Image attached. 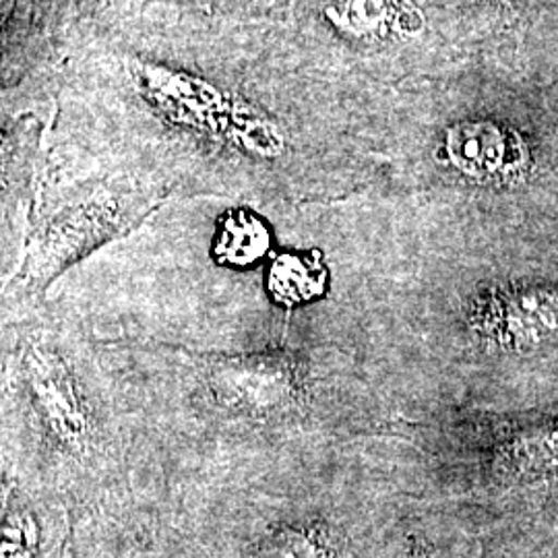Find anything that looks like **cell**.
<instances>
[{"label": "cell", "instance_id": "cell-1", "mask_svg": "<svg viewBox=\"0 0 558 558\" xmlns=\"http://www.w3.org/2000/svg\"><path fill=\"white\" fill-rule=\"evenodd\" d=\"M100 343L133 420L137 474L220 478L343 449L359 433V387L338 345Z\"/></svg>", "mask_w": 558, "mask_h": 558}, {"label": "cell", "instance_id": "cell-2", "mask_svg": "<svg viewBox=\"0 0 558 558\" xmlns=\"http://www.w3.org/2000/svg\"><path fill=\"white\" fill-rule=\"evenodd\" d=\"M0 331L2 478L64 502L129 490L135 428L100 336L52 296L2 313Z\"/></svg>", "mask_w": 558, "mask_h": 558}, {"label": "cell", "instance_id": "cell-3", "mask_svg": "<svg viewBox=\"0 0 558 558\" xmlns=\"http://www.w3.org/2000/svg\"><path fill=\"white\" fill-rule=\"evenodd\" d=\"M143 195L120 199L119 195L92 193L60 211L38 232L15 274L2 281L0 313L17 311L48 299L52 283L92 253L104 240L120 234L143 207Z\"/></svg>", "mask_w": 558, "mask_h": 558}, {"label": "cell", "instance_id": "cell-4", "mask_svg": "<svg viewBox=\"0 0 558 558\" xmlns=\"http://www.w3.org/2000/svg\"><path fill=\"white\" fill-rule=\"evenodd\" d=\"M465 327L495 352H530L558 338V292L523 288L488 294L465 306Z\"/></svg>", "mask_w": 558, "mask_h": 558}, {"label": "cell", "instance_id": "cell-5", "mask_svg": "<svg viewBox=\"0 0 558 558\" xmlns=\"http://www.w3.org/2000/svg\"><path fill=\"white\" fill-rule=\"evenodd\" d=\"M445 156L468 179L495 182L521 177L530 151L515 129L497 122H459L447 131Z\"/></svg>", "mask_w": 558, "mask_h": 558}, {"label": "cell", "instance_id": "cell-6", "mask_svg": "<svg viewBox=\"0 0 558 558\" xmlns=\"http://www.w3.org/2000/svg\"><path fill=\"white\" fill-rule=\"evenodd\" d=\"M271 244V230L257 214L251 209H232L220 220L211 253L223 269L244 271L267 259Z\"/></svg>", "mask_w": 558, "mask_h": 558}, {"label": "cell", "instance_id": "cell-7", "mask_svg": "<svg viewBox=\"0 0 558 558\" xmlns=\"http://www.w3.org/2000/svg\"><path fill=\"white\" fill-rule=\"evenodd\" d=\"M416 13L399 0H336L327 9V17L341 32L356 38H389L396 32L416 27Z\"/></svg>", "mask_w": 558, "mask_h": 558}, {"label": "cell", "instance_id": "cell-8", "mask_svg": "<svg viewBox=\"0 0 558 558\" xmlns=\"http://www.w3.org/2000/svg\"><path fill=\"white\" fill-rule=\"evenodd\" d=\"M523 447H525L523 453L532 463H542V465L558 463V428L546 430L544 435L525 440Z\"/></svg>", "mask_w": 558, "mask_h": 558}]
</instances>
